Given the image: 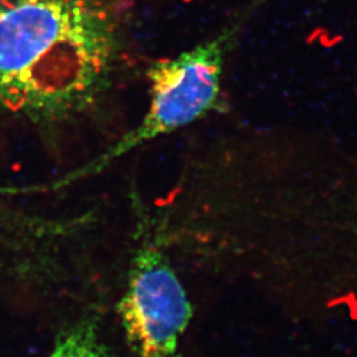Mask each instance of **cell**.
<instances>
[{"instance_id":"obj_1","label":"cell","mask_w":357,"mask_h":357,"mask_svg":"<svg viewBox=\"0 0 357 357\" xmlns=\"http://www.w3.org/2000/svg\"><path fill=\"white\" fill-rule=\"evenodd\" d=\"M122 0H0V107L41 123L88 113L122 48Z\"/></svg>"},{"instance_id":"obj_2","label":"cell","mask_w":357,"mask_h":357,"mask_svg":"<svg viewBox=\"0 0 357 357\" xmlns=\"http://www.w3.org/2000/svg\"><path fill=\"white\" fill-rule=\"evenodd\" d=\"M236 33L237 26H230L216 38L150 65L146 73L149 107L139 125L102 155L59 180L53 187L61 188L100 174L135 149L188 128L211 114L221 100L227 53Z\"/></svg>"},{"instance_id":"obj_3","label":"cell","mask_w":357,"mask_h":357,"mask_svg":"<svg viewBox=\"0 0 357 357\" xmlns=\"http://www.w3.org/2000/svg\"><path fill=\"white\" fill-rule=\"evenodd\" d=\"M118 314L134 357H176L192 305L165 246L146 222L138 224V245Z\"/></svg>"},{"instance_id":"obj_4","label":"cell","mask_w":357,"mask_h":357,"mask_svg":"<svg viewBox=\"0 0 357 357\" xmlns=\"http://www.w3.org/2000/svg\"><path fill=\"white\" fill-rule=\"evenodd\" d=\"M48 357H113L94 320H79L61 332Z\"/></svg>"}]
</instances>
